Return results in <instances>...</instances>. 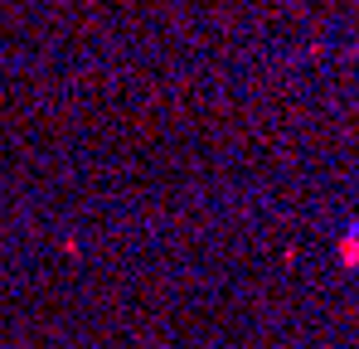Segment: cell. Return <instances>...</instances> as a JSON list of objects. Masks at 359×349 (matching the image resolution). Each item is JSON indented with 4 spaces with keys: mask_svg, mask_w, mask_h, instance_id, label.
I'll return each instance as SVG.
<instances>
[{
    "mask_svg": "<svg viewBox=\"0 0 359 349\" xmlns=\"http://www.w3.org/2000/svg\"><path fill=\"white\" fill-rule=\"evenodd\" d=\"M345 257H350V262H359V238L350 242V252H345Z\"/></svg>",
    "mask_w": 359,
    "mask_h": 349,
    "instance_id": "obj_1",
    "label": "cell"
}]
</instances>
